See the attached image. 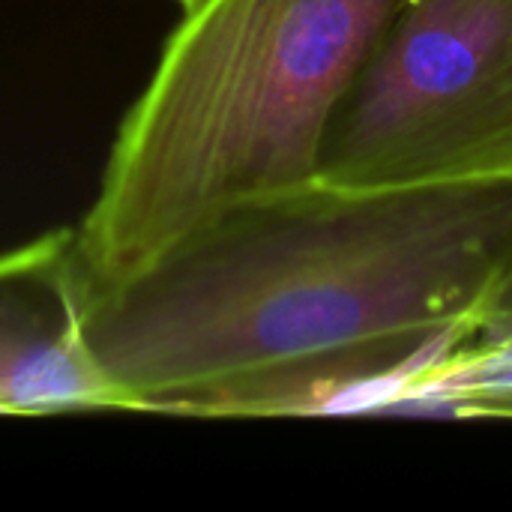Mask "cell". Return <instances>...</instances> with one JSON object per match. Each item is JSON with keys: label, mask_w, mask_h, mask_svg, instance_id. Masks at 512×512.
<instances>
[{"label": "cell", "mask_w": 512, "mask_h": 512, "mask_svg": "<svg viewBox=\"0 0 512 512\" xmlns=\"http://www.w3.org/2000/svg\"><path fill=\"white\" fill-rule=\"evenodd\" d=\"M512 312V174L306 183L234 204L84 294L123 411H387Z\"/></svg>", "instance_id": "1"}, {"label": "cell", "mask_w": 512, "mask_h": 512, "mask_svg": "<svg viewBox=\"0 0 512 512\" xmlns=\"http://www.w3.org/2000/svg\"><path fill=\"white\" fill-rule=\"evenodd\" d=\"M75 228L0 252V417L123 411L81 339Z\"/></svg>", "instance_id": "4"}, {"label": "cell", "mask_w": 512, "mask_h": 512, "mask_svg": "<svg viewBox=\"0 0 512 512\" xmlns=\"http://www.w3.org/2000/svg\"><path fill=\"white\" fill-rule=\"evenodd\" d=\"M408 0H201L126 111L75 225L84 294L210 216L318 180L336 111Z\"/></svg>", "instance_id": "2"}, {"label": "cell", "mask_w": 512, "mask_h": 512, "mask_svg": "<svg viewBox=\"0 0 512 512\" xmlns=\"http://www.w3.org/2000/svg\"><path fill=\"white\" fill-rule=\"evenodd\" d=\"M512 174V0H408L321 150L330 186Z\"/></svg>", "instance_id": "3"}, {"label": "cell", "mask_w": 512, "mask_h": 512, "mask_svg": "<svg viewBox=\"0 0 512 512\" xmlns=\"http://www.w3.org/2000/svg\"><path fill=\"white\" fill-rule=\"evenodd\" d=\"M177 3H180V6H183V12H186V9H192V6H198L201 0H177Z\"/></svg>", "instance_id": "5"}]
</instances>
